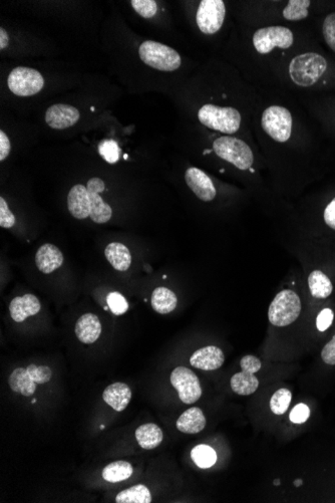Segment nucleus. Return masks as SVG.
Instances as JSON below:
<instances>
[{"label": "nucleus", "instance_id": "nucleus-46", "mask_svg": "<svg viewBox=\"0 0 335 503\" xmlns=\"http://www.w3.org/2000/svg\"><path fill=\"white\" fill-rule=\"evenodd\" d=\"M279 484H280V480H278V479L274 480V486H279Z\"/></svg>", "mask_w": 335, "mask_h": 503}, {"label": "nucleus", "instance_id": "nucleus-38", "mask_svg": "<svg viewBox=\"0 0 335 503\" xmlns=\"http://www.w3.org/2000/svg\"><path fill=\"white\" fill-rule=\"evenodd\" d=\"M309 416H311L309 407L305 404H298L291 411L289 418H290L291 422L295 423V424H302L308 420Z\"/></svg>", "mask_w": 335, "mask_h": 503}, {"label": "nucleus", "instance_id": "nucleus-13", "mask_svg": "<svg viewBox=\"0 0 335 503\" xmlns=\"http://www.w3.org/2000/svg\"><path fill=\"white\" fill-rule=\"evenodd\" d=\"M80 113L70 105L57 104L50 107L45 113V122L52 129L64 130L77 124Z\"/></svg>", "mask_w": 335, "mask_h": 503}, {"label": "nucleus", "instance_id": "nucleus-29", "mask_svg": "<svg viewBox=\"0 0 335 503\" xmlns=\"http://www.w3.org/2000/svg\"><path fill=\"white\" fill-rule=\"evenodd\" d=\"M193 461L200 468H210L217 461V454L210 446L201 444L193 448L191 451Z\"/></svg>", "mask_w": 335, "mask_h": 503}, {"label": "nucleus", "instance_id": "nucleus-4", "mask_svg": "<svg viewBox=\"0 0 335 503\" xmlns=\"http://www.w3.org/2000/svg\"><path fill=\"white\" fill-rule=\"evenodd\" d=\"M302 312V301L293 290L280 292L268 310V319L273 326H288L295 322Z\"/></svg>", "mask_w": 335, "mask_h": 503}, {"label": "nucleus", "instance_id": "nucleus-3", "mask_svg": "<svg viewBox=\"0 0 335 503\" xmlns=\"http://www.w3.org/2000/svg\"><path fill=\"white\" fill-rule=\"evenodd\" d=\"M140 58L147 66L163 70L173 72L180 68L181 57L175 50L163 43L147 40L140 45Z\"/></svg>", "mask_w": 335, "mask_h": 503}, {"label": "nucleus", "instance_id": "nucleus-12", "mask_svg": "<svg viewBox=\"0 0 335 503\" xmlns=\"http://www.w3.org/2000/svg\"><path fill=\"white\" fill-rule=\"evenodd\" d=\"M185 180L188 187L194 192L195 195L200 200L209 202L216 197L217 192H216L212 180L207 174L200 169L195 168V167L188 169L186 171Z\"/></svg>", "mask_w": 335, "mask_h": 503}, {"label": "nucleus", "instance_id": "nucleus-26", "mask_svg": "<svg viewBox=\"0 0 335 503\" xmlns=\"http://www.w3.org/2000/svg\"><path fill=\"white\" fill-rule=\"evenodd\" d=\"M308 285L311 296L315 299H327L334 290L332 281L321 271H312L308 276Z\"/></svg>", "mask_w": 335, "mask_h": 503}, {"label": "nucleus", "instance_id": "nucleus-27", "mask_svg": "<svg viewBox=\"0 0 335 503\" xmlns=\"http://www.w3.org/2000/svg\"><path fill=\"white\" fill-rule=\"evenodd\" d=\"M133 466L127 461H114L103 470V479L111 483L124 481L132 476Z\"/></svg>", "mask_w": 335, "mask_h": 503}, {"label": "nucleus", "instance_id": "nucleus-16", "mask_svg": "<svg viewBox=\"0 0 335 503\" xmlns=\"http://www.w3.org/2000/svg\"><path fill=\"white\" fill-rule=\"evenodd\" d=\"M63 264V253L54 244H43L36 253V264L41 273L45 274L54 273Z\"/></svg>", "mask_w": 335, "mask_h": 503}, {"label": "nucleus", "instance_id": "nucleus-28", "mask_svg": "<svg viewBox=\"0 0 335 503\" xmlns=\"http://www.w3.org/2000/svg\"><path fill=\"white\" fill-rule=\"evenodd\" d=\"M117 503H151L152 495L148 487L137 484L121 491L116 497Z\"/></svg>", "mask_w": 335, "mask_h": 503}, {"label": "nucleus", "instance_id": "nucleus-47", "mask_svg": "<svg viewBox=\"0 0 335 503\" xmlns=\"http://www.w3.org/2000/svg\"><path fill=\"white\" fill-rule=\"evenodd\" d=\"M36 399L32 400V404L36 403Z\"/></svg>", "mask_w": 335, "mask_h": 503}, {"label": "nucleus", "instance_id": "nucleus-14", "mask_svg": "<svg viewBox=\"0 0 335 503\" xmlns=\"http://www.w3.org/2000/svg\"><path fill=\"white\" fill-rule=\"evenodd\" d=\"M224 361L223 352L219 347L214 346L197 350L190 358L191 366L203 371H215L222 367Z\"/></svg>", "mask_w": 335, "mask_h": 503}, {"label": "nucleus", "instance_id": "nucleus-7", "mask_svg": "<svg viewBox=\"0 0 335 503\" xmlns=\"http://www.w3.org/2000/svg\"><path fill=\"white\" fill-rule=\"evenodd\" d=\"M9 90L20 97H31L43 90L45 80L40 72L31 68L18 66L8 80Z\"/></svg>", "mask_w": 335, "mask_h": 503}, {"label": "nucleus", "instance_id": "nucleus-21", "mask_svg": "<svg viewBox=\"0 0 335 503\" xmlns=\"http://www.w3.org/2000/svg\"><path fill=\"white\" fill-rule=\"evenodd\" d=\"M105 255L107 262L112 264L114 269L119 271H126L132 264V255L127 246L119 242H112L105 249Z\"/></svg>", "mask_w": 335, "mask_h": 503}, {"label": "nucleus", "instance_id": "nucleus-31", "mask_svg": "<svg viewBox=\"0 0 335 503\" xmlns=\"http://www.w3.org/2000/svg\"><path fill=\"white\" fill-rule=\"evenodd\" d=\"M292 394L288 389H279L273 394L270 400V408L273 413L276 415H282L288 411L290 405Z\"/></svg>", "mask_w": 335, "mask_h": 503}, {"label": "nucleus", "instance_id": "nucleus-42", "mask_svg": "<svg viewBox=\"0 0 335 503\" xmlns=\"http://www.w3.org/2000/svg\"><path fill=\"white\" fill-rule=\"evenodd\" d=\"M11 145L6 133L0 131V161H4L10 153Z\"/></svg>", "mask_w": 335, "mask_h": 503}, {"label": "nucleus", "instance_id": "nucleus-17", "mask_svg": "<svg viewBox=\"0 0 335 503\" xmlns=\"http://www.w3.org/2000/svg\"><path fill=\"white\" fill-rule=\"evenodd\" d=\"M68 211L77 219H86L91 214L88 189L82 184L75 185L68 196Z\"/></svg>", "mask_w": 335, "mask_h": 503}, {"label": "nucleus", "instance_id": "nucleus-37", "mask_svg": "<svg viewBox=\"0 0 335 503\" xmlns=\"http://www.w3.org/2000/svg\"><path fill=\"white\" fill-rule=\"evenodd\" d=\"M15 217L9 209L8 203L3 197H0V226L2 228H11L15 226Z\"/></svg>", "mask_w": 335, "mask_h": 503}, {"label": "nucleus", "instance_id": "nucleus-44", "mask_svg": "<svg viewBox=\"0 0 335 503\" xmlns=\"http://www.w3.org/2000/svg\"><path fill=\"white\" fill-rule=\"evenodd\" d=\"M8 45V34L3 27L0 29V50H4Z\"/></svg>", "mask_w": 335, "mask_h": 503}, {"label": "nucleus", "instance_id": "nucleus-18", "mask_svg": "<svg viewBox=\"0 0 335 503\" xmlns=\"http://www.w3.org/2000/svg\"><path fill=\"white\" fill-rule=\"evenodd\" d=\"M102 333L100 320L94 314L82 315L75 324V335L82 344L91 345L98 340Z\"/></svg>", "mask_w": 335, "mask_h": 503}, {"label": "nucleus", "instance_id": "nucleus-40", "mask_svg": "<svg viewBox=\"0 0 335 503\" xmlns=\"http://www.w3.org/2000/svg\"><path fill=\"white\" fill-rule=\"evenodd\" d=\"M261 366L262 363L260 360L254 356H243L240 361V367L242 371L252 373V374L258 372L261 369Z\"/></svg>", "mask_w": 335, "mask_h": 503}, {"label": "nucleus", "instance_id": "nucleus-24", "mask_svg": "<svg viewBox=\"0 0 335 503\" xmlns=\"http://www.w3.org/2000/svg\"><path fill=\"white\" fill-rule=\"evenodd\" d=\"M178 303L175 292L167 287H157L153 292L151 303L154 310L161 315H167L173 312Z\"/></svg>", "mask_w": 335, "mask_h": 503}, {"label": "nucleus", "instance_id": "nucleus-36", "mask_svg": "<svg viewBox=\"0 0 335 503\" xmlns=\"http://www.w3.org/2000/svg\"><path fill=\"white\" fill-rule=\"evenodd\" d=\"M323 36L328 47L335 52V13L325 18L323 22Z\"/></svg>", "mask_w": 335, "mask_h": 503}, {"label": "nucleus", "instance_id": "nucleus-34", "mask_svg": "<svg viewBox=\"0 0 335 503\" xmlns=\"http://www.w3.org/2000/svg\"><path fill=\"white\" fill-rule=\"evenodd\" d=\"M133 8L144 18H152L157 13L158 6L154 0H133Z\"/></svg>", "mask_w": 335, "mask_h": 503}, {"label": "nucleus", "instance_id": "nucleus-39", "mask_svg": "<svg viewBox=\"0 0 335 503\" xmlns=\"http://www.w3.org/2000/svg\"><path fill=\"white\" fill-rule=\"evenodd\" d=\"M334 314L332 310L330 308H325L321 310L320 315H318V320H316V326H318V331H325L334 322Z\"/></svg>", "mask_w": 335, "mask_h": 503}, {"label": "nucleus", "instance_id": "nucleus-15", "mask_svg": "<svg viewBox=\"0 0 335 503\" xmlns=\"http://www.w3.org/2000/svg\"><path fill=\"white\" fill-rule=\"evenodd\" d=\"M41 308L40 301L34 294H27L24 296H17L11 301L9 305V313L13 321L22 322L29 317L40 313Z\"/></svg>", "mask_w": 335, "mask_h": 503}, {"label": "nucleus", "instance_id": "nucleus-2", "mask_svg": "<svg viewBox=\"0 0 335 503\" xmlns=\"http://www.w3.org/2000/svg\"><path fill=\"white\" fill-rule=\"evenodd\" d=\"M198 118L201 124L211 130L234 134L239 130L241 115L231 107H218L207 104L199 110Z\"/></svg>", "mask_w": 335, "mask_h": 503}, {"label": "nucleus", "instance_id": "nucleus-23", "mask_svg": "<svg viewBox=\"0 0 335 503\" xmlns=\"http://www.w3.org/2000/svg\"><path fill=\"white\" fill-rule=\"evenodd\" d=\"M8 384L13 392L20 393L25 397H31L36 390V382L31 378L24 368H17L11 373Z\"/></svg>", "mask_w": 335, "mask_h": 503}, {"label": "nucleus", "instance_id": "nucleus-25", "mask_svg": "<svg viewBox=\"0 0 335 503\" xmlns=\"http://www.w3.org/2000/svg\"><path fill=\"white\" fill-rule=\"evenodd\" d=\"M231 389L240 396H249L256 392L259 387V381L255 374L241 371L234 375L230 381Z\"/></svg>", "mask_w": 335, "mask_h": 503}, {"label": "nucleus", "instance_id": "nucleus-19", "mask_svg": "<svg viewBox=\"0 0 335 503\" xmlns=\"http://www.w3.org/2000/svg\"><path fill=\"white\" fill-rule=\"evenodd\" d=\"M103 399L117 412H121L127 408L132 399V391L125 383H114L105 388Z\"/></svg>", "mask_w": 335, "mask_h": 503}, {"label": "nucleus", "instance_id": "nucleus-9", "mask_svg": "<svg viewBox=\"0 0 335 503\" xmlns=\"http://www.w3.org/2000/svg\"><path fill=\"white\" fill-rule=\"evenodd\" d=\"M226 8L222 0H202L197 11V25L205 34H214L223 25Z\"/></svg>", "mask_w": 335, "mask_h": 503}, {"label": "nucleus", "instance_id": "nucleus-20", "mask_svg": "<svg viewBox=\"0 0 335 503\" xmlns=\"http://www.w3.org/2000/svg\"><path fill=\"white\" fill-rule=\"evenodd\" d=\"M206 421L203 411L198 407L188 409L177 420L176 426L179 431L186 434H197L205 428Z\"/></svg>", "mask_w": 335, "mask_h": 503}, {"label": "nucleus", "instance_id": "nucleus-22", "mask_svg": "<svg viewBox=\"0 0 335 503\" xmlns=\"http://www.w3.org/2000/svg\"><path fill=\"white\" fill-rule=\"evenodd\" d=\"M136 439L139 445L143 449L152 450L157 448L162 443L163 435L162 430L158 425L153 423L142 425L136 430Z\"/></svg>", "mask_w": 335, "mask_h": 503}, {"label": "nucleus", "instance_id": "nucleus-1", "mask_svg": "<svg viewBox=\"0 0 335 503\" xmlns=\"http://www.w3.org/2000/svg\"><path fill=\"white\" fill-rule=\"evenodd\" d=\"M327 68V59L316 52L299 54L291 61L289 75L293 83L300 87L313 86Z\"/></svg>", "mask_w": 335, "mask_h": 503}, {"label": "nucleus", "instance_id": "nucleus-33", "mask_svg": "<svg viewBox=\"0 0 335 503\" xmlns=\"http://www.w3.org/2000/svg\"><path fill=\"white\" fill-rule=\"evenodd\" d=\"M107 303L112 314L116 315H124L128 310L127 299L120 292H114L107 294Z\"/></svg>", "mask_w": 335, "mask_h": 503}, {"label": "nucleus", "instance_id": "nucleus-41", "mask_svg": "<svg viewBox=\"0 0 335 503\" xmlns=\"http://www.w3.org/2000/svg\"><path fill=\"white\" fill-rule=\"evenodd\" d=\"M321 358L327 365H335V335L329 343H327L321 352Z\"/></svg>", "mask_w": 335, "mask_h": 503}, {"label": "nucleus", "instance_id": "nucleus-10", "mask_svg": "<svg viewBox=\"0 0 335 503\" xmlns=\"http://www.w3.org/2000/svg\"><path fill=\"white\" fill-rule=\"evenodd\" d=\"M171 383L178 391L179 398L185 404H194L202 396V389L197 375L188 368L177 367L171 374Z\"/></svg>", "mask_w": 335, "mask_h": 503}, {"label": "nucleus", "instance_id": "nucleus-35", "mask_svg": "<svg viewBox=\"0 0 335 503\" xmlns=\"http://www.w3.org/2000/svg\"><path fill=\"white\" fill-rule=\"evenodd\" d=\"M27 371L36 384L47 383L52 376V370L47 366L29 365Z\"/></svg>", "mask_w": 335, "mask_h": 503}, {"label": "nucleus", "instance_id": "nucleus-43", "mask_svg": "<svg viewBox=\"0 0 335 503\" xmlns=\"http://www.w3.org/2000/svg\"><path fill=\"white\" fill-rule=\"evenodd\" d=\"M325 221L330 228L335 230V198L325 208Z\"/></svg>", "mask_w": 335, "mask_h": 503}, {"label": "nucleus", "instance_id": "nucleus-8", "mask_svg": "<svg viewBox=\"0 0 335 503\" xmlns=\"http://www.w3.org/2000/svg\"><path fill=\"white\" fill-rule=\"evenodd\" d=\"M295 42L292 31L284 27H269L258 29L253 36V45L259 54H269L274 47L288 50Z\"/></svg>", "mask_w": 335, "mask_h": 503}, {"label": "nucleus", "instance_id": "nucleus-45", "mask_svg": "<svg viewBox=\"0 0 335 503\" xmlns=\"http://www.w3.org/2000/svg\"><path fill=\"white\" fill-rule=\"evenodd\" d=\"M295 484L296 487H299L302 484V480H300V479L296 480V481L295 482Z\"/></svg>", "mask_w": 335, "mask_h": 503}, {"label": "nucleus", "instance_id": "nucleus-5", "mask_svg": "<svg viewBox=\"0 0 335 503\" xmlns=\"http://www.w3.org/2000/svg\"><path fill=\"white\" fill-rule=\"evenodd\" d=\"M213 148L217 156L233 164L239 170H248L253 165V152L251 148L240 139L221 137L215 140Z\"/></svg>", "mask_w": 335, "mask_h": 503}, {"label": "nucleus", "instance_id": "nucleus-30", "mask_svg": "<svg viewBox=\"0 0 335 503\" xmlns=\"http://www.w3.org/2000/svg\"><path fill=\"white\" fill-rule=\"evenodd\" d=\"M311 2L309 0H290L283 11L285 20H302L308 17V8Z\"/></svg>", "mask_w": 335, "mask_h": 503}, {"label": "nucleus", "instance_id": "nucleus-32", "mask_svg": "<svg viewBox=\"0 0 335 503\" xmlns=\"http://www.w3.org/2000/svg\"><path fill=\"white\" fill-rule=\"evenodd\" d=\"M98 152L100 156L110 164H114L119 161L121 155V148L119 144L114 140H104L98 145Z\"/></svg>", "mask_w": 335, "mask_h": 503}, {"label": "nucleus", "instance_id": "nucleus-6", "mask_svg": "<svg viewBox=\"0 0 335 503\" xmlns=\"http://www.w3.org/2000/svg\"><path fill=\"white\" fill-rule=\"evenodd\" d=\"M261 126L273 140L284 143L292 133V116L286 107L271 106L264 111Z\"/></svg>", "mask_w": 335, "mask_h": 503}, {"label": "nucleus", "instance_id": "nucleus-11", "mask_svg": "<svg viewBox=\"0 0 335 503\" xmlns=\"http://www.w3.org/2000/svg\"><path fill=\"white\" fill-rule=\"evenodd\" d=\"M87 189H88L89 203H91L89 217L91 220L98 224L107 223V221L111 220L112 208L100 196V193L105 191V182L98 177L91 178L87 184Z\"/></svg>", "mask_w": 335, "mask_h": 503}]
</instances>
